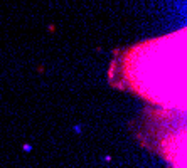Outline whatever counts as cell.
<instances>
[{"mask_svg": "<svg viewBox=\"0 0 187 168\" xmlns=\"http://www.w3.org/2000/svg\"><path fill=\"white\" fill-rule=\"evenodd\" d=\"M81 130H83V126H79V124H78V126H74V131H76V133H79Z\"/></svg>", "mask_w": 187, "mask_h": 168, "instance_id": "1", "label": "cell"}, {"mask_svg": "<svg viewBox=\"0 0 187 168\" xmlns=\"http://www.w3.org/2000/svg\"><path fill=\"white\" fill-rule=\"evenodd\" d=\"M24 150H26V151H30V150H32V146H30V145H24Z\"/></svg>", "mask_w": 187, "mask_h": 168, "instance_id": "2", "label": "cell"}]
</instances>
